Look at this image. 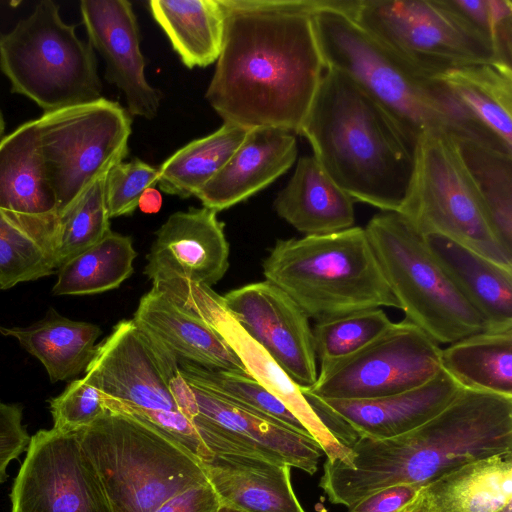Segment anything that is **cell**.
<instances>
[{"label":"cell","mask_w":512,"mask_h":512,"mask_svg":"<svg viewBox=\"0 0 512 512\" xmlns=\"http://www.w3.org/2000/svg\"><path fill=\"white\" fill-rule=\"evenodd\" d=\"M329 0H221L222 50L205 93L224 120L299 134L326 65L313 12Z\"/></svg>","instance_id":"obj_1"},{"label":"cell","mask_w":512,"mask_h":512,"mask_svg":"<svg viewBox=\"0 0 512 512\" xmlns=\"http://www.w3.org/2000/svg\"><path fill=\"white\" fill-rule=\"evenodd\" d=\"M59 10L51 0L41 1L11 31L0 33V70L11 92L31 99L44 113L102 98L94 49Z\"/></svg>","instance_id":"obj_7"},{"label":"cell","mask_w":512,"mask_h":512,"mask_svg":"<svg viewBox=\"0 0 512 512\" xmlns=\"http://www.w3.org/2000/svg\"><path fill=\"white\" fill-rule=\"evenodd\" d=\"M401 512H437V510L425 487H422L414 500Z\"/></svg>","instance_id":"obj_47"},{"label":"cell","mask_w":512,"mask_h":512,"mask_svg":"<svg viewBox=\"0 0 512 512\" xmlns=\"http://www.w3.org/2000/svg\"><path fill=\"white\" fill-rule=\"evenodd\" d=\"M227 312L301 388L317 380L310 319L280 288L264 280L231 290Z\"/></svg>","instance_id":"obj_16"},{"label":"cell","mask_w":512,"mask_h":512,"mask_svg":"<svg viewBox=\"0 0 512 512\" xmlns=\"http://www.w3.org/2000/svg\"><path fill=\"white\" fill-rule=\"evenodd\" d=\"M262 268L265 280L315 322L367 309H399L362 227L278 240Z\"/></svg>","instance_id":"obj_5"},{"label":"cell","mask_w":512,"mask_h":512,"mask_svg":"<svg viewBox=\"0 0 512 512\" xmlns=\"http://www.w3.org/2000/svg\"><path fill=\"white\" fill-rule=\"evenodd\" d=\"M345 464L326 460L319 486L347 508L383 488L424 487L470 462L512 453V396L460 387L421 426L394 438L359 437Z\"/></svg>","instance_id":"obj_2"},{"label":"cell","mask_w":512,"mask_h":512,"mask_svg":"<svg viewBox=\"0 0 512 512\" xmlns=\"http://www.w3.org/2000/svg\"><path fill=\"white\" fill-rule=\"evenodd\" d=\"M421 489L411 484L389 486L359 500L348 508V512H401Z\"/></svg>","instance_id":"obj_44"},{"label":"cell","mask_w":512,"mask_h":512,"mask_svg":"<svg viewBox=\"0 0 512 512\" xmlns=\"http://www.w3.org/2000/svg\"><path fill=\"white\" fill-rule=\"evenodd\" d=\"M106 175L59 215L52 247L57 270L111 231L105 193Z\"/></svg>","instance_id":"obj_36"},{"label":"cell","mask_w":512,"mask_h":512,"mask_svg":"<svg viewBox=\"0 0 512 512\" xmlns=\"http://www.w3.org/2000/svg\"><path fill=\"white\" fill-rule=\"evenodd\" d=\"M4 130H5V121H4L2 111L0 109V142L4 138Z\"/></svg>","instance_id":"obj_48"},{"label":"cell","mask_w":512,"mask_h":512,"mask_svg":"<svg viewBox=\"0 0 512 512\" xmlns=\"http://www.w3.org/2000/svg\"><path fill=\"white\" fill-rule=\"evenodd\" d=\"M132 319L178 361L247 373L237 354L210 324L154 288L141 297Z\"/></svg>","instance_id":"obj_24"},{"label":"cell","mask_w":512,"mask_h":512,"mask_svg":"<svg viewBox=\"0 0 512 512\" xmlns=\"http://www.w3.org/2000/svg\"><path fill=\"white\" fill-rule=\"evenodd\" d=\"M179 372L192 386L266 415L296 432L311 436L278 398L247 373L209 369L183 360H179Z\"/></svg>","instance_id":"obj_35"},{"label":"cell","mask_w":512,"mask_h":512,"mask_svg":"<svg viewBox=\"0 0 512 512\" xmlns=\"http://www.w3.org/2000/svg\"><path fill=\"white\" fill-rule=\"evenodd\" d=\"M424 487L437 512H503L512 506V453L470 462Z\"/></svg>","instance_id":"obj_29"},{"label":"cell","mask_w":512,"mask_h":512,"mask_svg":"<svg viewBox=\"0 0 512 512\" xmlns=\"http://www.w3.org/2000/svg\"><path fill=\"white\" fill-rule=\"evenodd\" d=\"M104 402L107 409L126 414L146 424L167 440L184 449L200 463L211 456V452L201 441L192 421L183 413L142 410L105 399Z\"/></svg>","instance_id":"obj_42"},{"label":"cell","mask_w":512,"mask_h":512,"mask_svg":"<svg viewBox=\"0 0 512 512\" xmlns=\"http://www.w3.org/2000/svg\"><path fill=\"white\" fill-rule=\"evenodd\" d=\"M12 512H113L77 431H37L10 493Z\"/></svg>","instance_id":"obj_13"},{"label":"cell","mask_w":512,"mask_h":512,"mask_svg":"<svg viewBox=\"0 0 512 512\" xmlns=\"http://www.w3.org/2000/svg\"><path fill=\"white\" fill-rule=\"evenodd\" d=\"M201 467L220 505L242 512H305L293 491L288 465L211 453Z\"/></svg>","instance_id":"obj_23"},{"label":"cell","mask_w":512,"mask_h":512,"mask_svg":"<svg viewBox=\"0 0 512 512\" xmlns=\"http://www.w3.org/2000/svg\"><path fill=\"white\" fill-rule=\"evenodd\" d=\"M299 134L355 202L399 210L413 179L419 138L353 77L326 67Z\"/></svg>","instance_id":"obj_3"},{"label":"cell","mask_w":512,"mask_h":512,"mask_svg":"<svg viewBox=\"0 0 512 512\" xmlns=\"http://www.w3.org/2000/svg\"><path fill=\"white\" fill-rule=\"evenodd\" d=\"M249 130L223 123L213 133L175 151L158 167L160 190L181 198L195 196L222 170Z\"/></svg>","instance_id":"obj_32"},{"label":"cell","mask_w":512,"mask_h":512,"mask_svg":"<svg viewBox=\"0 0 512 512\" xmlns=\"http://www.w3.org/2000/svg\"><path fill=\"white\" fill-rule=\"evenodd\" d=\"M131 237L110 231L57 270L55 295H89L115 289L133 273Z\"/></svg>","instance_id":"obj_33"},{"label":"cell","mask_w":512,"mask_h":512,"mask_svg":"<svg viewBox=\"0 0 512 512\" xmlns=\"http://www.w3.org/2000/svg\"><path fill=\"white\" fill-rule=\"evenodd\" d=\"M158 168L139 158L114 165L106 175V204L110 219L132 214L141 195L158 183Z\"/></svg>","instance_id":"obj_40"},{"label":"cell","mask_w":512,"mask_h":512,"mask_svg":"<svg viewBox=\"0 0 512 512\" xmlns=\"http://www.w3.org/2000/svg\"><path fill=\"white\" fill-rule=\"evenodd\" d=\"M191 419L211 453L237 454L288 465L313 475L324 451L311 436L204 389L192 386Z\"/></svg>","instance_id":"obj_15"},{"label":"cell","mask_w":512,"mask_h":512,"mask_svg":"<svg viewBox=\"0 0 512 512\" xmlns=\"http://www.w3.org/2000/svg\"><path fill=\"white\" fill-rule=\"evenodd\" d=\"M441 368L440 345L403 319L358 351L320 364L315 384L304 390L322 400L380 398L415 388Z\"/></svg>","instance_id":"obj_12"},{"label":"cell","mask_w":512,"mask_h":512,"mask_svg":"<svg viewBox=\"0 0 512 512\" xmlns=\"http://www.w3.org/2000/svg\"><path fill=\"white\" fill-rule=\"evenodd\" d=\"M441 367L461 387L512 396V328L484 330L441 348Z\"/></svg>","instance_id":"obj_30"},{"label":"cell","mask_w":512,"mask_h":512,"mask_svg":"<svg viewBox=\"0 0 512 512\" xmlns=\"http://www.w3.org/2000/svg\"><path fill=\"white\" fill-rule=\"evenodd\" d=\"M455 143L499 241L512 254V153L469 140Z\"/></svg>","instance_id":"obj_34"},{"label":"cell","mask_w":512,"mask_h":512,"mask_svg":"<svg viewBox=\"0 0 512 512\" xmlns=\"http://www.w3.org/2000/svg\"><path fill=\"white\" fill-rule=\"evenodd\" d=\"M55 271L47 251L0 211V290Z\"/></svg>","instance_id":"obj_38"},{"label":"cell","mask_w":512,"mask_h":512,"mask_svg":"<svg viewBox=\"0 0 512 512\" xmlns=\"http://www.w3.org/2000/svg\"><path fill=\"white\" fill-rule=\"evenodd\" d=\"M503 512H512V506H509L505 511Z\"/></svg>","instance_id":"obj_50"},{"label":"cell","mask_w":512,"mask_h":512,"mask_svg":"<svg viewBox=\"0 0 512 512\" xmlns=\"http://www.w3.org/2000/svg\"><path fill=\"white\" fill-rule=\"evenodd\" d=\"M348 4L329 0L313 12L326 67L353 77L419 139L445 134L455 142L469 140L512 153L443 82L416 71L372 39L346 14Z\"/></svg>","instance_id":"obj_4"},{"label":"cell","mask_w":512,"mask_h":512,"mask_svg":"<svg viewBox=\"0 0 512 512\" xmlns=\"http://www.w3.org/2000/svg\"><path fill=\"white\" fill-rule=\"evenodd\" d=\"M84 378L105 400L181 412L175 394L181 379L178 359L133 319L118 322L96 346Z\"/></svg>","instance_id":"obj_14"},{"label":"cell","mask_w":512,"mask_h":512,"mask_svg":"<svg viewBox=\"0 0 512 512\" xmlns=\"http://www.w3.org/2000/svg\"><path fill=\"white\" fill-rule=\"evenodd\" d=\"M434 78L443 82L489 132L512 149V66L467 65Z\"/></svg>","instance_id":"obj_31"},{"label":"cell","mask_w":512,"mask_h":512,"mask_svg":"<svg viewBox=\"0 0 512 512\" xmlns=\"http://www.w3.org/2000/svg\"><path fill=\"white\" fill-rule=\"evenodd\" d=\"M424 240L490 330L512 328V268L439 235Z\"/></svg>","instance_id":"obj_26"},{"label":"cell","mask_w":512,"mask_h":512,"mask_svg":"<svg viewBox=\"0 0 512 512\" xmlns=\"http://www.w3.org/2000/svg\"><path fill=\"white\" fill-rule=\"evenodd\" d=\"M217 512H242V511H239V510L227 507V506L220 505Z\"/></svg>","instance_id":"obj_49"},{"label":"cell","mask_w":512,"mask_h":512,"mask_svg":"<svg viewBox=\"0 0 512 512\" xmlns=\"http://www.w3.org/2000/svg\"><path fill=\"white\" fill-rule=\"evenodd\" d=\"M22 419V405L0 401V484L8 477L9 463L28 449L31 437Z\"/></svg>","instance_id":"obj_43"},{"label":"cell","mask_w":512,"mask_h":512,"mask_svg":"<svg viewBox=\"0 0 512 512\" xmlns=\"http://www.w3.org/2000/svg\"><path fill=\"white\" fill-rule=\"evenodd\" d=\"M493 47L503 63L512 66L511 0H446Z\"/></svg>","instance_id":"obj_39"},{"label":"cell","mask_w":512,"mask_h":512,"mask_svg":"<svg viewBox=\"0 0 512 512\" xmlns=\"http://www.w3.org/2000/svg\"><path fill=\"white\" fill-rule=\"evenodd\" d=\"M229 267V244L217 212L190 208L171 214L155 233L147 255L150 279L177 276L212 286Z\"/></svg>","instance_id":"obj_20"},{"label":"cell","mask_w":512,"mask_h":512,"mask_svg":"<svg viewBox=\"0 0 512 512\" xmlns=\"http://www.w3.org/2000/svg\"><path fill=\"white\" fill-rule=\"evenodd\" d=\"M149 10L184 66L204 68L218 60L226 19L221 0H151Z\"/></svg>","instance_id":"obj_28"},{"label":"cell","mask_w":512,"mask_h":512,"mask_svg":"<svg viewBox=\"0 0 512 512\" xmlns=\"http://www.w3.org/2000/svg\"><path fill=\"white\" fill-rule=\"evenodd\" d=\"M182 308L210 324L224 338L247 373L278 398L320 444L326 460L342 464L348 461L351 449L323 424L302 388L227 312L222 296L207 285H199L183 298Z\"/></svg>","instance_id":"obj_17"},{"label":"cell","mask_w":512,"mask_h":512,"mask_svg":"<svg viewBox=\"0 0 512 512\" xmlns=\"http://www.w3.org/2000/svg\"><path fill=\"white\" fill-rule=\"evenodd\" d=\"M219 507L216 493L206 482L170 498L153 512H217Z\"/></svg>","instance_id":"obj_45"},{"label":"cell","mask_w":512,"mask_h":512,"mask_svg":"<svg viewBox=\"0 0 512 512\" xmlns=\"http://www.w3.org/2000/svg\"><path fill=\"white\" fill-rule=\"evenodd\" d=\"M397 213L423 237L448 238L512 268V254L499 241L455 141L445 134L420 137L413 179Z\"/></svg>","instance_id":"obj_9"},{"label":"cell","mask_w":512,"mask_h":512,"mask_svg":"<svg viewBox=\"0 0 512 512\" xmlns=\"http://www.w3.org/2000/svg\"><path fill=\"white\" fill-rule=\"evenodd\" d=\"M297 153L293 133L272 127L252 128L222 170L195 196L203 207L217 213L228 209L286 173Z\"/></svg>","instance_id":"obj_21"},{"label":"cell","mask_w":512,"mask_h":512,"mask_svg":"<svg viewBox=\"0 0 512 512\" xmlns=\"http://www.w3.org/2000/svg\"><path fill=\"white\" fill-rule=\"evenodd\" d=\"M364 229L407 321L438 345L489 329L402 215L381 211Z\"/></svg>","instance_id":"obj_8"},{"label":"cell","mask_w":512,"mask_h":512,"mask_svg":"<svg viewBox=\"0 0 512 512\" xmlns=\"http://www.w3.org/2000/svg\"><path fill=\"white\" fill-rule=\"evenodd\" d=\"M349 16L380 46L429 77L503 63L446 0H357Z\"/></svg>","instance_id":"obj_10"},{"label":"cell","mask_w":512,"mask_h":512,"mask_svg":"<svg viewBox=\"0 0 512 512\" xmlns=\"http://www.w3.org/2000/svg\"><path fill=\"white\" fill-rule=\"evenodd\" d=\"M38 146L58 215L128 155L130 114L118 102L97 101L43 113Z\"/></svg>","instance_id":"obj_11"},{"label":"cell","mask_w":512,"mask_h":512,"mask_svg":"<svg viewBox=\"0 0 512 512\" xmlns=\"http://www.w3.org/2000/svg\"><path fill=\"white\" fill-rule=\"evenodd\" d=\"M76 431L113 512H153L208 482L195 457L126 414L107 409Z\"/></svg>","instance_id":"obj_6"},{"label":"cell","mask_w":512,"mask_h":512,"mask_svg":"<svg viewBox=\"0 0 512 512\" xmlns=\"http://www.w3.org/2000/svg\"><path fill=\"white\" fill-rule=\"evenodd\" d=\"M0 334L16 338L45 367L51 382L69 380L87 366L96 352L101 329L70 320L49 308L43 319L27 327L0 326Z\"/></svg>","instance_id":"obj_27"},{"label":"cell","mask_w":512,"mask_h":512,"mask_svg":"<svg viewBox=\"0 0 512 512\" xmlns=\"http://www.w3.org/2000/svg\"><path fill=\"white\" fill-rule=\"evenodd\" d=\"M354 204L313 156H303L273 207L279 217L304 236H315L353 227Z\"/></svg>","instance_id":"obj_25"},{"label":"cell","mask_w":512,"mask_h":512,"mask_svg":"<svg viewBox=\"0 0 512 512\" xmlns=\"http://www.w3.org/2000/svg\"><path fill=\"white\" fill-rule=\"evenodd\" d=\"M162 195L155 187H149L141 195L138 208L147 214L157 213L162 207Z\"/></svg>","instance_id":"obj_46"},{"label":"cell","mask_w":512,"mask_h":512,"mask_svg":"<svg viewBox=\"0 0 512 512\" xmlns=\"http://www.w3.org/2000/svg\"><path fill=\"white\" fill-rule=\"evenodd\" d=\"M460 387L441 368L427 382L396 394L323 401L358 437L383 440L403 435L429 421L452 401Z\"/></svg>","instance_id":"obj_22"},{"label":"cell","mask_w":512,"mask_h":512,"mask_svg":"<svg viewBox=\"0 0 512 512\" xmlns=\"http://www.w3.org/2000/svg\"><path fill=\"white\" fill-rule=\"evenodd\" d=\"M49 404L53 428L61 431L87 427L107 411L102 393L84 377L71 381Z\"/></svg>","instance_id":"obj_41"},{"label":"cell","mask_w":512,"mask_h":512,"mask_svg":"<svg viewBox=\"0 0 512 512\" xmlns=\"http://www.w3.org/2000/svg\"><path fill=\"white\" fill-rule=\"evenodd\" d=\"M393 322L381 308L350 313L312 326L317 362L325 364L346 357L385 332Z\"/></svg>","instance_id":"obj_37"},{"label":"cell","mask_w":512,"mask_h":512,"mask_svg":"<svg viewBox=\"0 0 512 512\" xmlns=\"http://www.w3.org/2000/svg\"><path fill=\"white\" fill-rule=\"evenodd\" d=\"M80 12L88 42L105 62V79L124 95L128 113L155 118L162 94L145 76L146 61L132 4L127 0H82Z\"/></svg>","instance_id":"obj_18"},{"label":"cell","mask_w":512,"mask_h":512,"mask_svg":"<svg viewBox=\"0 0 512 512\" xmlns=\"http://www.w3.org/2000/svg\"><path fill=\"white\" fill-rule=\"evenodd\" d=\"M0 211L53 260L58 203L39 151L36 119L0 142Z\"/></svg>","instance_id":"obj_19"}]
</instances>
